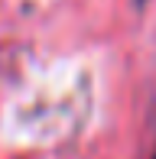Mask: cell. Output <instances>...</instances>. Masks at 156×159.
Instances as JSON below:
<instances>
[{
  "label": "cell",
  "mask_w": 156,
  "mask_h": 159,
  "mask_svg": "<svg viewBox=\"0 0 156 159\" xmlns=\"http://www.w3.org/2000/svg\"><path fill=\"white\" fill-rule=\"evenodd\" d=\"M153 159H156V156H153Z\"/></svg>",
  "instance_id": "obj_1"
}]
</instances>
